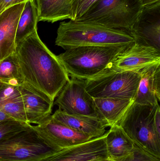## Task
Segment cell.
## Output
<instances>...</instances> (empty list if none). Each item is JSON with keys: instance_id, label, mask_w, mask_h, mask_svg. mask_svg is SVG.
Listing matches in <instances>:
<instances>
[{"instance_id": "6da1fadb", "label": "cell", "mask_w": 160, "mask_h": 161, "mask_svg": "<svg viewBox=\"0 0 160 161\" xmlns=\"http://www.w3.org/2000/svg\"><path fill=\"white\" fill-rule=\"evenodd\" d=\"M15 53L23 82L54 101L70 80L69 75L41 40L37 30L17 45Z\"/></svg>"}, {"instance_id": "7a4b0ae2", "label": "cell", "mask_w": 160, "mask_h": 161, "mask_svg": "<svg viewBox=\"0 0 160 161\" xmlns=\"http://www.w3.org/2000/svg\"><path fill=\"white\" fill-rule=\"evenodd\" d=\"M55 43L65 50L79 46H132L135 40L128 31L70 20L59 24Z\"/></svg>"}, {"instance_id": "3957f363", "label": "cell", "mask_w": 160, "mask_h": 161, "mask_svg": "<svg viewBox=\"0 0 160 161\" xmlns=\"http://www.w3.org/2000/svg\"><path fill=\"white\" fill-rule=\"evenodd\" d=\"M132 46H79L66 49L57 57L71 77L86 80L110 69Z\"/></svg>"}, {"instance_id": "277c9868", "label": "cell", "mask_w": 160, "mask_h": 161, "mask_svg": "<svg viewBox=\"0 0 160 161\" xmlns=\"http://www.w3.org/2000/svg\"><path fill=\"white\" fill-rule=\"evenodd\" d=\"M159 104L133 103L116 125L132 142L135 147L160 161V136L155 127V115Z\"/></svg>"}, {"instance_id": "5b68a950", "label": "cell", "mask_w": 160, "mask_h": 161, "mask_svg": "<svg viewBox=\"0 0 160 161\" xmlns=\"http://www.w3.org/2000/svg\"><path fill=\"white\" fill-rule=\"evenodd\" d=\"M141 79V73L105 71L85 81V89L93 98L134 100Z\"/></svg>"}, {"instance_id": "8992f818", "label": "cell", "mask_w": 160, "mask_h": 161, "mask_svg": "<svg viewBox=\"0 0 160 161\" xmlns=\"http://www.w3.org/2000/svg\"><path fill=\"white\" fill-rule=\"evenodd\" d=\"M52 151L32 127L0 142V161H44Z\"/></svg>"}, {"instance_id": "52a82bcc", "label": "cell", "mask_w": 160, "mask_h": 161, "mask_svg": "<svg viewBox=\"0 0 160 161\" xmlns=\"http://www.w3.org/2000/svg\"><path fill=\"white\" fill-rule=\"evenodd\" d=\"M54 105L68 114L86 115L101 120L94 98L85 89L84 80L71 77L58 94Z\"/></svg>"}, {"instance_id": "ba28073f", "label": "cell", "mask_w": 160, "mask_h": 161, "mask_svg": "<svg viewBox=\"0 0 160 161\" xmlns=\"http://www.w3.org/2000/svg\"><path fill=\"white\" fill-rule=\"evenodd\" d=\"M32 128L39 138L54 151L61 150L93 139L54 120L51 115L42 124L32 125Z\"/></svg>"}, {"instance_id": "9c48e42d", "label": "cell", "mask_w": 160, "mask_h": 161, "mask_svg": "<svg viewBox=\"0 0 160 161\" xmlns=\"http://www.w3.org/2000/svg\"><path fill=\"white\" fill-rule=\"evenodd\" d=\"M135 43L160 51V2L143 7L129 31Z\"/></svg>"}, {"instance_id": "30bf717a", "label": "cell", "mask_w": 160, "mask_h": 161, "mask_svg": "<svg viewBox=\"0 0 160 161\" xmlns=\"http://www.w3.org/2000/svg\"><path fill=\"white\" fill-rule=\"evenodd\" d=\"M158 64H160V51L135 43L120 55L106 71L140 73L147 67Z\"/></svg>"}, {"instance_id": "8fae6325", "label": "cell", "mask_w": 160, "mask_h": 161, "mask_svg": "<svg viewBox=\"0 0 160 161\" xmlns=\"http://www.w3.org/2000/svg\"><path fill=\"white\" fill-rule=\"evenodd\" d=\"M106 137V132L99 138L54 151L51 161H101L110 158Z\"/></svg>"}, {"instance_id": "7c38bea8", "label": "cell", "mask_w": 160, "mask_h": 161, "mask_svg": "<svg viewBox=\"0 0 160 161\" xmlns=\"http://www.w3.org/2000/svg\"><path fill=\"white\" fill-rule=\"evenodd\" d=\"M18 88L28 124L40 125L51 115L54 101L49 97L25 82H23Z\"/></svg>"}, {"instance_id": "4fadbf2b", "label": "cell", "mask_w": 160, "mask_h": 161, "mask_svg": "<svg viewBox=\"0 0 160 161\" xmlns=\"http://www.w3.org/2000/svg\"><path fill=\"white\" fill-rule=\"evenodd\" d=\"M142 8L141 0H122L109 13L93 23L129 32Z\"/></svg>"}, {"instance_id": "5bb4252c", "label": "cell", "mask_w": 160, "mask_h": 161, "mask_svg": "<svg viewBox=\"0 0 160 161\" xmlns=\"http://www.w3.org/2000/svg\"><path fill=\"white\" fill-rule=\"evenodd\" d=\"M25 3L7 8L0 14V61L16 51V34Z\"/></svg>"}, {"instance_id": "9a60e30c", "label": "cell", "mask_w": 160, "mask_h": 161, "mask_svg": "<svg viewBox=\"0 0 160 161\" xmlns=\"http://www.w3.org/2000/svg\"><path fill=\"white\" fill-rule=\"evenodd\" d=\"M52 118L70 128L83 133L92 139L103 136L109 127L107 124L96 117L86 115L70 114L60 109H57Z\"/></svg>"}, {"instance_id": "2e32d148", "label": "cell", "mask_w": 160, "mask_h": 161, "mask_svg": "<svg viewBox=\"0 0 160 161\" xmlns=\"http://www.w3.org/2000/svg\"><path fill=\"white\" fill-rule=\"evenodd\" d=\"M140 73L141 79L134 103L157 105L160 101V64L147 67Z\"/></svg>"}, {"instance_id": "e0dca14e", "label": "cell", "mask_w": 160, "mask_h": 161, "mask_svg": "<svg viewBox=\"0 0 160 161\" xmlns=\"http://www.w3.org/2000/svg\"><path fill=\"white\" fill-rule=\"evenodd\" d=\"M110 128L106 137L109 158L113 161H121L133 152L135 146L119 126L116 125Z\"/></svg>"}, {"instance_id": "ac0fdd59", "label": "cell", "mask_w": 160, "mask_h": 161, "mask_svg": "<svg viewBox=\"0 0 160 161\" xmlns=\"http://www.w3.org/2000/svg\"><path fill=\"white\" fill-rule=\"evenodd\" d=\"M101 119L109 127L116 125L134 100L113 98H94Z\"/></svg>"}, {"instance_id": "d6986e66", "label": "cell", "mask_w": 160, "mask_h": 161, "mask_svg": "<svg viewBox=\"0 0 160 161\" xmlns=\"http://www.w3.org/2000/svg\"><path fill=\"white\" fill-rule=\"evenodd\" d=\"M38 22L54 23L71 18L72 0H34Z\"/></svg>"}, {"instance_id": "ffe728a7", "label": "cell", "mask_w": 160, "mask_h": 161, "mask_svg": "<svg viewBox=\"0 0 160 161\" xmlns=\"http://www.w3.org/2000/svg\"><path fill=\"white\" fill-rule=\"evenodd\" d=\"M38 13L34 0H28L20 16L16 34V46L37 30Z\"/></svg>"}, {"instance_id": "44dd1931", "label": "cell", "mask_w": 160, "mask_h": 161, "mask_svg": "<svg viewBox=\"0 0 160 161\" xmlns=\"http://www.w3.org/2000/svg\"><path fill=\"white\" fill-rule=\"evenodd\" d=\"M0 81L17 87L23 82L15 52L0 61Z\"/></svg>"}, {"instance_id": "7402d4cb", "label": "cell", "mask_w": 160, "mask_h": 161, "mask_svg": "<svg viewBox=\"0 0 160 161\" xmlns=\"http://www.w3.org/2000/svg\"><path fill=\"white\" fill-rule=\"evenodd\" d=\"M122 0H99L84 15L75 21L94 22L109 13Z\"/></svg>"}, {"instance_id": "603a6c76", "label": "cell", "mask_w": 160, "mask_h": 161, "mask_svg": "<svg viewBox=\"0 0 160 161\" xmlns=\"http://www.w3.org/2000/svg\"><path fill=\"white\" fill-rule=\"evenodd\" d=\"M0 110L14 120L29 124L27 123L22 96L10 99L4 103L0 106Z\"/></svg>"}, {"instance_id": "cb8c5ba5", "label": "cell", "mask_w": 160, "mask_h": 161, "mask_svg": "<svg viewBox=\"0 0 160 161\" xmlns=\"http://www.w3.org/2000/svg\"><path fill=\"white\" fill-rule=\"evenodd\" d=\"M32 127V125L16 120L0 121V142L22 131L30 129Z\"/></svg>"}, {"instance_id": "d4e9b609", "label": "cell", "mask_w": 160, "mask_h": 161, "mask_svg": "<svg viewBox=\"0 0 160 161\" xmlns=\"http://www.w3.org/2000/svg\"><path fill=\"white\" fill-rule=\"evenodd\" d=\"M99 0H72L71 20L77 21Z\"/></svg>"}, {"instance_id": "484cf974", "label": "cell", "mask_w": 160, "mask_h": 161, "mask_svg": "<svg viewBox=\"0 0 160 161\" xmlns=\"http://www.w3.org/2000/svg\"><path fill=\"white\" fill-rule=\"evenodd\" d=\"M18 87L5 84L0 88V106L10 99L21 96Z\"/></svg>"}, {"instance_id": "4316f807", "label": "cell", "mask_w": 160, "mask_h": 161, "mask_svg": "<svg viewBox=\"0 0 160 161\" xmlns=\"http://www.w3.org/2000/svg\"><path fill=\"white\" fill-rule=\"evenodd\" d=\"M121 161H160L157 160L135 147L133 152Z\"/></svg>"}, {"instance_id": "83f0119b", "label": "cell", "mask_w": 160, "mask_h": 161, "mask_svg": "<svg viewBox=\"0 0 160 161\" xmlns=\"http://www.w3.org/2000/svg\"><path fill=\"white\" fill-rule=\"evenodd\" d=\"M28 0H1L0 1V14L4 10L18 4L25 3Z\"/></svg>"}, {"instance_id": "f1b7e54d", "label": "cell", "mask_w": 160, "mask_h": 161, "mask_svg": "<svg viewBox=\"0 0 160 161\" xmlns=\"http://www.w3.org/2000/svg\"><path fill=\"white\" fill-rule=\"evenodd\" d=\"M155 129H156L157 133L159 136H160V105L158 107L156 111L155 115Z\"/></svg>"}, {"instance_id": "f546056e", "label": "cell", "mask_w": 160, "mask_h": 161, "mask_svg": "<svg viewBox=\"0 0 160 161\" xmlns=\"http://www.w3.org/2000/svg\"><path fill=\"white\" fill-rule=\"evenodd\" d=\"M143 7L151 5L156 3L160 2V0H141Z\"/></svg>"}, {"instance_id": "4dcf8cb0", "label": "cell", "mask_w": 160, "mask_h": 161, "mask_svg": "<svg viewBox=\"0 0 160 161\" xmlns=\"http://www.w3.org/2000/svg\"><path fill=\"white\" fill-rule=\"evenodd\" d=\"M15 120L4 113L0 110V121H5V120ZM17 121V120H16Z\"/></svg>"}, {"instance_id": "1f68e13d", "label": "cell", "mask_w": 160, "mask_h": 161, "mask_svg": "<svg viewBox=\"0 0 160 161\" xmlns=\"http://www.w3.org/2000/svg\"><path fill=\"white\" fill-rule=\"evenodd\" d=\"M5 83H3V82H2V81H0V88H1V87H2V86H3L4 85H5Z\"/></svg>"}, {"instance_id": "d6a6232c", "label": "cell", "mask_w": 160, "mask_h": 161, "mask_svg": "<svg viewBox=\"0 0 160 161\" xmlns=\"http://www.w3.org/2000/svg\"><path fill=\"white\" fill-rule=\"evenodd\" d=\"M101 161H113L111 160V159H107Z\"/></svg>"}, {"instance_id": "836d02e7", "label": "cell", "mask_w": 160, "mask_h": 161, "mask_svg": "<svg viewBox=\"0 0 160 161\" xmlns=\"http://www.w3.org/2000/svg\"><path fill=\"white\" fill-rule=\"evenodd\" d=\"M0 1H1V0H0Z\"/></svg>"}]
</instances>
